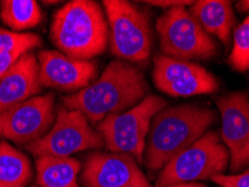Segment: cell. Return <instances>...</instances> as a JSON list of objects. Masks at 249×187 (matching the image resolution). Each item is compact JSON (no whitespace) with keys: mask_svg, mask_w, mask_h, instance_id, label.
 Returning a JSON list of instances; mask_svg holds the SVG:
<instances>
[{"mask_svg":"<svg viewBox=\"0 0 249 187\" xmlns=\"http://www.w3.org/2000/svg\"><path fill=\"white\" fill-rule=\"evenodd\" d=\"M50 38L58 52L82 61L101 55L109 42L104 10L92 0H72L54 15Z\"/></svg>","mask_w":249,"mask_h":187,"instance_id":"obj_3","label":"cell"},{"mask_svg":"<svg viewBox=\"0 0 249 187\" xmlns=\"http://www.w3.org/2000/svg\"><path fill=\"white\" fill-rule=\"evenodd\" d=\"M32 177L28 157L6 140L0 142V187H26Z\"/></svg>","mask_w":249,"mask_h":187,"instance_id":"obj_17","label":"cell"},{"mask_svg":"<svg viewBox=\"0 0 249 187\" xmlns=\"http://www.w3.org/2000/svg\"><path fill=\"white\" fill-rule=\"evenodd\" d=\"M156 29L165 56L175 60H209L218 54L217 43L201 27L185 6L170 8L159 17Z\"/></svg>","mask_w":249,"mask_h":187,"instance_id":"obj_7","label":"cell"},{"mask_svg":"<svg viewBox=\"0 0 249 187\" xmlns=\"http://www.w3.org/2000/svg\"><path fill=\"white\" fill-rule=\"evenodd\" d=\"M42 45V38L34 33H15L0 28V79L21 57Z\"/></svg>","mask_w":249,"mask_h":187,"instance_id":"obj_18","label":"cell"},{"mask_svg":"<svg viewBox=\"0 0 249 187\" xmlns=\"http://www.w3.org/2000/svg\"><path fill=\"white\" fill-rule=\"evenodd\" d=\"M166 105L163 98L149 94L135 107L106 117L98 123L97 129L104 137L107 149L110 153H128L137 163H142L152 121Z\"/></svg>","mask_w":249,"mask_h":187,"instance_id":"obj_4","label":"cell"},{"mask_svg":"<svg viewBox=\"0 0 249 187\" xmlns=\"http://www.w3.org/2000/svg\"><path fill=\"white\" fill-rule=\"evenodd\" d=\"M236 8L239 13H249V0H241V1H238Z\"/></svg>","mask_w":249,"mask_h":187,"instance_id":"obj_23","label":"cell"},{"mask_svg":"<svg viewBox=\"0 0 249 187\" xmlns=\"http://www.w3.org/2000/svg\"><path fill=\"white\" fill-rule=\"evenodd\" d=\"M170 187H207V185L202 184V183L192 182V183H182V184L172 185V186H170Z\"/></svg>","mask_w":249,"mask_h":187,"instance_id":"obj_24","label":"cell"},{"mask_svg":"<svg viewBox=\"0 0 249 187\" xmlns=\"http://www.w3.org/2000/svg\"><path fill=\"white\" fill-rule=\"evenodd\" d=\"M104 145V137L92 129L83 113L64 107L57 110L49 133L26 146V149L36 157H71L84 150L101 148Z\"/></svg>","mask_w":249,"mask_h":187,"instance_id":"obj_8","label":"cell"},{"mask_svg":"<svg viewBox=\"0 0 249 187\" xmlns=\"http://www.w3.org/2000/svg\"><path fill=\"white\" fill-rule=\"evenodd\" d=\"M217 120L210 108L180 104L164 108L154 117L146 142V165L159 170L206 134Z\"/></svg>","mask_w":249,"mask_h":187,"instance_id":"obj_2","label":"cell"},{"mask_svg":"<svg viewBox=\"0 0 249 187\" xmlns=\"http://www.w3.org/2000/svg\"><path fill=\"white\" fill-rule=\"evenodd\" d=\"M153 80L157 89L171 97L209 94L219 89L217 78L200 64L164 54L154 57Z\"/></svg>","mask_w":249,"mask_h":187,"instance_id":"obj_10","label":"cell"},{"mask_svg":"<svg viewBox=\"0 0 249 187\" xmlns=\"http://www.w3.org/2000/svg\"><path fill=\"white\" fill-rule=\"evenodd\" d=\"M148 85L138 68L129 62L113 60L96 82L63 98L65 108L76 110L92 123L133 108L145 98Z\"/></svg>","mask_w":249,"mask_h":187,"instance_id":"obj_1","label":"cell"},{"mask_svg":"<svg viewBox=\"0 0 249 187\" xmlns=\"http://www.w3.org/2000/svg\"><path fill=\"white\" fill-rule=\"evenodd\" d=\"M41 90L37 57L28 53L0 79V113L36 97Z\"/></svg>","mask_w":249,"mask_h":187,"instance_id":"obj_14","label":"cell"},{"mask_svg":"<svg viewBox=\"0 0 249 187\" xmlns=\"http://www.w3.org/2000/svg\"><path fill=\"white\" fill-rule=\"evenodd\" d=\"M32 187H38V186H32Z\"/></svg>","mask_w":249,"mask_h":187,"instance_id":"obj_25","label":"cell"},{"mask_svg":"<svg viewBox=\"0 0 249 187\" xmlns=\"http://www.w3.org/2000/svg\"><path fill=\"white\" fill-rule=\"evenodd\" d=\"M82 179L88 187H152L136 159L123 153L90 155Z\"/></svg>","mask_w":249,"mask_h":187,"instance_id":"obj_12","label":"cell"},{"mask_svg":"<svg viewBox=\"0 0 249 187\" xmlns=\"http://www.w3.org/2000/svg\"><path fill=\"white\" fill-rule=\"evenodd\" d=\"M221 115V139L230 153V170L249 166V95L232 92L217 99Z\"/></svg>","mask_w":249,"mask_h":187,"instance_id":"obj_11","label":"cell"},{"mask_svg":"<svg viewBox=\"0 0 249 187\" xmlns=\"http://www.w3.org/2000/svg\"><path fill=\"white\" fill-rule=\"evenodd\" d=\"M228 62L238 72L249 69V16L233 32V45Z\"/></svg>","mask_w":249,"mask_h":187,"instance_id":"obj_20","label":"cell"},{"mask_svg":"<svg viewBox=\"0 0 249 187\" xmlns=\"http://www.w3.org/2000/svg\"><path fill=\"white\" fill-rule=\"evenodd\" d=\"M35 167L38 187H79L81 164L74 157H37Z\"/></svg>","mask_w":249,"mask_h":187,"instance_id":"obj_16","label":"cell"},{"mask_svg":"<svg viewBox=\"0 0 249 187\" xmlns=\"http://www.w3.org/2000/svg\"><path fill=\"white\" fill-rule=\"evenodd\" d=\"M189 12L206 33L215 35L225 45H229L231 29L236 23L231 2L227 0H200L194 1Z\"/></svg>","mask_w":249,"mask_h":187,"instance_id":"obj_15","label":"cell"},{"mask_svg":"<svg viewBox=\"0 0 249 187\" xmlns=\"http://www.w3.org/2000/svg\"><path fill=\"white\" fill-rule=\"evenodd\" d=\"M109 25L110 51L118 60L142 63L151 56L152 32L148 16L124 0L102 1Z\"/></svg>","mask_w":249,"mask_h":187,"instance_id":"obj_6","label":"cell"},{"mask_svg":"<svg viewBox=\"0 0 249 187\" xmlns=\"http://www.w3.org/2000/svg\"><path fill=\"white\" fill-rule=\"evenodd\" d=\"M55 118L54 94L36 95L0 113V138L26 147L49 133Z\"/></svg>","mask_w":249,"mask_h":187,"instance_id":"obj_9","label":"cell"},{"mask_svg":"<svg viewBox=\"0 0 249 187\" xmlns=\"http://www.w3.org/2000/svg\"><path fill=\"white\" fill-rule=\"evenodd\" d=\"M39 82L58 91H80L96 79L97 65L92 61L70 57L58 51H41L37 55Z\"/></svg>","mask_w":249,"mask_h":187,"instance_id":"obj_13","label":"cell"},{"mask_svg":"<svg viewBox=\"0 0 249 187\" xmlns=\"http://www.w3.org/2000/svg\"><path fill=\"white\" fill-rule=\"evenodd\" d=\"M0 18L12 32L25 33L41 24L43 14L35 0H3L0 2Z\"/></svg>","mask_w":249,"mask_h":187,"instance_id":"obj_19","label":"cell"},{"mask_svg":"<svg viewBox=\"0 0 249 187\" xmlns=\"http://www.w3.org/2000/svg\"><path fill=\"white\" fill-rule=\"evenodd\" d=\"M210 179L222 187H249V170L241 174H215Z\"/></svg>","mask_w":249,"mask_h":187,"instance_id":"obj_21","label":"cell"},{"mask_svg":"<svg viewBox=\"0 0 249 187\" xmlns=\"http://www.w3.org/2000/svg\"><path fill=\"white\" fill-rule=\"evenodd\" d=\"M229 158V150L221 144L220 136L217 131H209L168 161L156 179V187L206 181L222 174Z\"/></svg>","mask_w":249,"mask_h":187,"instance_id":"obj_5","label":"cell"},{"mask_svg":"<svg viewBox=\"0 0 249 187\" xmlns=\"http://www.w3.org/2000/svg\"><path fill=\"white\" fill-rule=\"evenodd\" d=\"M151 3L153 6H160V7H170V8H173V7L178 6H188V5H193L194 1H180V0H160V1H146Z\"/></svg>","mask_w":249,"mask_h":187,"instance_id":"obj_22","label":"cell"}]
</instances>
